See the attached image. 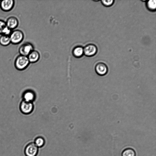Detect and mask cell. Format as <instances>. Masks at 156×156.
Returning <instances> with one entry per match:
<instances>
[{"mask_svg": "<svg viewBox=\"0 0 156 156\" xmlns=\"http://www.w3.org/2000/svg\"><path fill=\"white\" fill-rule=\"evenodd\" d=\"M29 63L27 56L20 55L16 58L14 62V66L16 69L22 71L27 67Z\"/></svg>", "mask_w": 156, "mask_h": 156, "instance_id": "6da1fadb", "label": "cell"}, {"mask_svg": "<svg viewBox=\"0 0 156 156\" xmlns=\"http://www.w3.org/2000/svg\"><path fill=\"white\" fill-rule=\"evenodd\" d=\"M24 37L23 32L19 30L12 31L9 35L11 43L14 44H18L20 43L23 40Z\"/></svg>", "mask_w": 156, "mask_h": 156, "instance_id": "7a4b0ae2", "label": "cell"}, {"mask_svg": "<svg viewBox=\"0 0 156 156\" xmlns=\"http://www.w3.org/2000/svg\"><path fill=\"white\" fill-rule=\"evenodd\" d=\"M33 50V45L30 43L27 42L20 46L19 48V52L20 55L27 56Z\"/></svg>", "mask_w": 156, "mask_h": 156, "instance_id": "3957f363", "label": "cell"}, {"mask_svg": "<svg viewBox=\"0 0 156 156\" xmlns=\"http://www.w3.org/2000/svg\"><path fill=\"white\" fill-rule=\"evenodd\" d=\"M20 110L22 113L28 115L31 113L33 109V105L31 102L22 100L20 104Z\"/></svg>", "mask_w": 156, "mask_h": 156, "instance_id": "277c9868", "label": "cell"}, {"mask_svg": "<svg viewBox=\"0 0 156 156\" xmlns=\"http://www.w3.org/2000/svg\"><path fill=\"white\" fill-rule=\"evenodd\" d=\"M38 151V147L34 143H31L28 144L24 150V153L26 156H36Z\"/></svg>", "mask_w": 156, "mask_h": 156, "instance_id": "5b68a950", "label": "cell"}, {"mask_svg": "<svg viewBox=\"0 0 156 156\" xmlns=\"http://www.w3.org/2000/svg\"><path fill=\"white\" fill-rule=\"evenodd\" d=\"M97 50V47L95 44H90L83 48L84 54L88 57L92 56L96 54Z\"/></svg>", "mask_w": 156, "mask_h": 156, "instance_id": "8992f818", "label": "cell"}, {"mask_svg": "<svg viewBox=\"0 0 156 156\" xmlns=\"http://www.w3.org/2000/svg\"><path fill=\"white\" fill-rule=\"evenodd\" d=\"M14 4V1L13 0H1L0 2V7L4 11H9L12 9Z\"/></svg>", "mask_w": 156, "mask_h": 156, "instance_id": "52a82bcc", "label": "cell"}, {"mask_svg": "<svg viewBox=\"0 0 156 156\" xmlns=\"http://www.w3.org/2000/svg\"><path fill=\"white\" fill-rule=\"evenodd\" d=\"M95 69L96 73L100 76H103L107 74L108 68L107 65L102 62H99L96 64Z\"/></svg>", "mask_w": 156, "mask_h": 156, "instance_id": "ba28073f", "label": "cell"}, {"mask_svg": "<svg viewBox=\"0 0 156 156\" xmlns=\"http://www.w3.org/2000/svg\"><path fill=\"white\" fill-rule=\"evenodd\" d=\"M5 23L6 26L11 30H12L17 27L19 21L16 17L11 16L7 19Z\"/></svg>", "mask_w": 156, "mask_h": 156, "instance_id": "9c48e42d", "label": "cell"}, {"mask_svg": "<svg viewBox=\"0 0 156 156\" xmlns=\"http://www.w3.org/2000/svg\"><path fill=\"white\" fill-rule=\"evenodd\" d=\"M35 97L34 93L30 90L25 91L22 94L23 100L27 102H32L34 100Z\"/></svg>", "mask_w": 156, "mask_h": 156, "instance_id": "30bf717a", "label": "cell"}, {"mask_svg": "<svg viewBox=\"0 0 156 156\" xmlns=\"http://www.w3.org/2000/svg\"><path fill=\"white\" fill-rule=\"evenodd\" d=\"M27 57L30 62L34 63L37 62L39 59L40 54L37 51L33 50Z\"/></svg>", "mask_w": 156, "mask_h": 156, "instance_id": "8fae6325", "label": "cell"}, {"mask_svg": "<svg viewBox=\"0 0 156 156\" xmlns=\"http://www.w3.org/2000/svg\"><path fill=\"white\" fill-rule=\"evenodd\" d=\"M73 54L76 57H81L84 54L83 48L81 46L75 47L73 50Z\"/></svg>", "mask_w": 156, "mask_h": 156, "instance_id": "7c38bea8", "label": "cell"}, {"mask_svg": "<svg viewBox=\"0 0 156 156\" xmlns=\"http://www.w3.org/2000/svg\"><path fill=\"white\" fill-rule=\"evenodd\" d=\"M11 41L9 36L1 35L0 37V44L3 46H7L10 44Z\"/></svg>", "mask_w": 156, "mask_h": 156, "instance_id": "4fadbf2b", "label": "cell"}, {"mask_svg": "<svg viewBox=\"0 0 156 156\" xmlns=\"http://www.w3.org/2000/svg\"><path fill=\"white\" fill-rule=\"evenodd\" d=\"M146 6L148 10L151 11H155L156 9V0L147 1L146 2Z\"/></svg>", "mask_w": 156, "mask_h": 156, "instance_id": "5bb4252c", "label": "cell"}, {"mask_svg": "<svg viewBox=\"0 0 156 156\" xmlns=\"http://www.w3.org/2000/svg\"><path fill=\"white\" fill-rule=\"evenodd\" d=\"M122 156H136V153L133 149L127 148L125 149L122 152Z\"/></svg>", "mask_w": 156, "mask_h": 156, "instance_id": "9a60e30c", "label": "cell"}, {"mask_svg": "<svg viewBox=\"0 0 156 156\" xmlns=\"http://www.w3.org/2000/svg\"><path fill=\"white\" fill-rule=\"evenodd\" d=\"M34 143L37 147H41L44 145L45 141L43 137L39 136L36 138Z\"/></svg>", "mask_w": 156, "mask_h": 156, "instance_id": "2e32d148", "label": "cell"}, {"mask_svg": "<svg viewBox=\"0 0 156 156\" xmlns=\"http://www.w3.org/2000/svg\"><path fill=\"white\" fill-rule=\"evenodd\" d=\"M114 1L113 0H102L101 1V2L106 7H109L113 4Z\"/></svg>", "mask_w": 156, "mask_h": 156, "instance_id": "e0dca14e", "label": "cell"}, {"mask_svg": "<svg viewBox=\"0 0 156 156\" xmlns=\"http://www.w3.org/2000/svg\"><path fill=\"white\" fill-rule=\"evenodd\" d=\"M12 31V30L6 26L3 30L2 35L9 36Z\"/></svg>", "mask_w": 156, "mask_h": 156, "instance_id": "ac0fdd59", "label": "cell"}, {"mask_svg": "<svg viewBox=\"0 0 156 156\" xmlns=\"http://www.w3.org/2000/svg\"><path fill=\"white\" fill-rule=\"evenodd\" d=\"M6 26L5 22L0 20V34H2V32L5 28Z\"/></svg>", "mask_w": 156, "mask_h": 156, "instance_id": "d6986e66", "label": "cell"}]
</instances>
